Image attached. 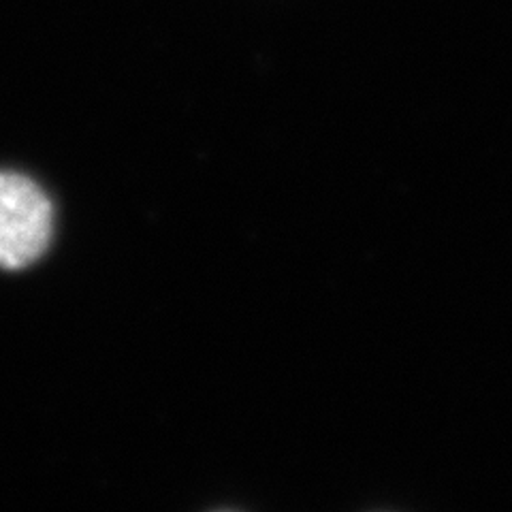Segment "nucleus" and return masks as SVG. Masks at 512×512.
<instances>
[{"instance_id": "nucleus-1", "label": "nucleus", "mask_w": 512, "mask_h": 512, "mask_svg": "<svg viewBox=\"0 0 512 512\" xmlns=\"http://www.w3.org/2000/svg\"><path fill=\"white\" fill-rule=\"evenodd\" d=\"M54 207L28 175L0 171V269H24L50 248Z\"/></svg>"}]
</instances>
